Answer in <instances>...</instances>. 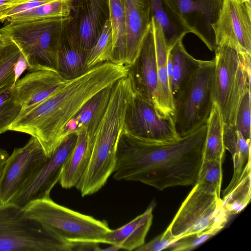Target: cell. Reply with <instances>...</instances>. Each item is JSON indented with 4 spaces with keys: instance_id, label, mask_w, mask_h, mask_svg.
Returning <instances> with one entry per match:
<instances>
[{
    "instance_id": "obj_1",
    "label": "cell",
    "mask_w": 251,
    "mask_h": 251,
    "mask_svg": "<svg viewBox=\"0 0 251 251\" xmlns=\"http://www.w3.org/2000/svg\"><path fill=\"white\" fill-rule=\"evenodd\" d=\"M206 123L178 139L155 142L123 129L117 145L113 178L138 181L162 191L194 186L203 160Z\"/></svg>"
},
{
    "instance_id": "obj_2",
    "label": "cell",
    "mask_w": 251,
    "mask_h": 251,
    "mask_svg": "<svg viewBox=\"0 0 251 251\" xmlns=\"http://www.w3.org/2000/svg\"><path fill=\"white\" fill-rule=\"evenodd\" d=\"M130 68L105 62L67 79L53 94L41 102L21 111L8 130L36 138L50 158L64 139L68 122L95 95L126 76Z\"/></svg>"
},
{
    "instance_id": "obj_3",
    "label": "cell",
    "mask_w": 251,
    "mask_h": 251,
    "mask_svg": "<svg viewBox=\"0 0 251 251\" xmlns=\"http://www.w3.org/2000/svg\"><path fill=\"white\" fill-rule=\"evenodd\" d=\"M26 216L39 223L61 240L81 250L103 244L110 231L107 222L59 205L50 197L32 201L23 207Z\"/></svg>"
},
{
    "instance_id": "obj_4",
    "label": "cell",
    "mask_w": 251,
    "mask_h": 251,
    "mask_svg": "<svg viewBox=\"0 0 251 251\" xmlns=\"http://www.w3.org/2000/svg\"><path fill=\"white\" fill-rule=\"evenodd\" d=\"M72 19L67 17L8 23L0 33L18 47L28 66L29 72L57 69L58 47L64 29Z\"/></svg>"
},
{
    "instance_id": "obj_5",
    "label": "cell",
    "mask_w": 251,
    "mask_h": 251,
    "mask_svg": "<svg viewBox=\"0 0 251 251\" xmlns=\"http://www.w3.org/2000/svg\"><path fill=\"white\" fill-rule=\"evenodd\" d=\"M213 98L224 126H234L237 111L246 87L251 86V55L227 45L214 50Z\"/></svg>"
},
{
    "instance_id": "obj_6",
    "label": "cell",
    "mask_w": 251,
    "mask_h": 251,
    "mask_svg": "<svg viewBox=\"0 0 251 251\" xmlns=\"http://www.w3.org/2000/svg\"><path fill=\"white\" fill-rule=\"evenodd\" d=\"M76 248L26 216L23 207L13 203L0 204V251H71Z\"/></svg>"
},
{
    "instance_id": "obj_7",
    "label": "cell",
    "mask_w": 251,
    "mask_h": 251,
    "mask_svg": "<svg viewBox=\"0 0 251 251\" xmlns=\"http://www.w3.org/2000/svg\"><path fill=\"white\" fill-rule=\"evenodd\" d=\"M214 58L201 60L191 78L174 97L173 118L180 137L193 132L207 122L214 103Z\"/></svg>"
},
{
    "instance_id": "obj_8",
    "label": "cell",
    "mask_w": 251,
    "mask_h": 251,
    "mask_svg": "<svg viewBox=\"0 0 251 251\" xmlns=\"http://www.w3.org/2000/svg\"><path fill=\"white\" fill-rule=\"evenodd\" d=\"M124 129V122L112 114H104L94 135L90 159L75 186L82 197L100 190L114 172L118 141Z\"/></svg>"
},
{
    "instance_id": "obj_9",
    "label": "cell",
    "mask_w": 251,
    "mask_h": 251,
    "mask_svg": "<svg viewBox=\"0 0 251 251\" xmlns=\"http://www.w3.org/2000/svg\"><path fill=\"white\" fill-rule=\"evenodd\" d=\"M228 217L221 197L196 183L167 228L176 241L208 230L220 231Z\"/></svg>"
},
{
    "instance_id": "obj_10",
    "label": "cell",
    "mask_w": 251,
    "mask_h": 251,
    "mask_svg": "<svg viewBox=\"0 0 251 251\" xmlns=\"http://www.w3.org/2000/svg\"><path fill=\"white\" fill-rule=\"evenodd\" d=\"M48 158L39 142L32 136L24 146L15 148L0 177V204L10 203Z\"/></svg>"
},
{
    "instance_id": "obj_11",
    "label": "cell",
    "mask_w": 251,
    "mask_h": 251,
    "mask_svg": "<svg viewBox=\"0 0 251 251\" xmlns=\"http://www.w3.org/2000/svg\"><path fill=\"white\" fill-rule=\"evenodd\" d=\"M124 129L152 141L169 142L180 138L173 117L164 114L136 90L126 110Z\"/></svg>"
},
{
    "instance_id": "obj_12",
    "label": "cell",
    "mask_w": 251,
    "mask_h": 251,
    "mask_svg": "<svg viewBox=\"0 0 251 251\" xmlns=\"http://www.w3.org/2000/svg\"><path fill=\"white\" fill-rule=\"evenodd\" d=\"M213 28L217 47L227 45L251 55V0H223Z\"/></svg>"
},
{
    "instance_id": "obj_13",
    "label": "cell",
    "mask_w": 251,
    "mask_h": 251,
    "mask_svg": "<svg viewBox=\"0 0 251 251\" xmlns=\"http://www.w3.org/2000/svg\"><path fill=\"white\" fill-rule=\"evenodd\" d=\"M190 33L196 35L211 51L217 47L213 25L219 17L223 0H165Z\"/></svg>"
},
{
    "instance_id": "obj_14",
    "label": "cell",
    "mask_w": 251,
    "mask_h": 251,
    "mask_svg": "<svg viewBox=\"0 0 251 251\" xmlns=\"http://www.w3.org/2000/svg\"><path fill=\"white\" fill-rule=\"evenodd\" d=\"M72 31L87 56L109 18L108 0H71Z\"/></svg>"
},
{
    "instance_id": "obj_15",
    "label": "cell",
    "mask_w": 251,
    "mask_h": 251,
    "mask_svg": "<svg viewBox=\"0 0 251 251\" xmlns=\"http://www.w3.org/2000/svg\"><path fill=\"white\" fill-rule=\"evenodd\" d=\"M76 139V133L66 137L34 178L10 203L24 207L32 201L50 197L51 189L59 182L63 164Z\"/></svg>"
},
{
    "instance_id": "obj_16",
    "label": "cell",
    "mask_w": 251,
    "mask_h": 251,
    "mask_svg": "<svg viewBox=\"0 0 251 251\" xmlns=\"http://www.w3.org/2000/svg\"><path fill=\"white\" fill-rule=\"evenodd\" d=\"M66 79L54 68L29 72L14 85L15 101L21 107V111L26 110L54 93Z\"/></svg>"
},
{
    "instance_id": "obj_17",
    "label": "cell",
    "mask_w": 251,
    "mask_h": 251,
    "mask_svg": "<svg viewBox=\"0 0 251 251\" xmlns=\"http://www.w3.org/2000/svg\"><path fill=\"white\" fill-rule=\"evenodd\" d=\"M126 34L125 66L133 67L139 54L152 20L148 0H124Z\"/></svg>"
},
{
    "instance_id": "obj_18",
    "label": "cell",
    "mask_w": 251,
    "mask_h": 251,
    "mask_svg": "<svg viewBox=\"0 0 251 251\" xmlns=\"http://www.w3.org/2000/svg\"><path fill=\"white\" fill-rule=\"evenodd\" d=\"M136 91L156 106L157 66L153 25L151 23L138 57L132 67ZM131 67V68H132Z\"/></svg>"
},
{
    "instance_id": "obj_19",
    "label": "cell",
    "mask_w": 251,
    "mask_h": 251,
    "mask_svg": "<svg viewBox=\"0 0 251 251\" xmlns=\"http://www.w3.org/2000/svg\"><path fill=\"white\" fill-rule=\"evenodd\" d=\"M156 203L152 201L144 213L125 225L111 229L105 236L103 244L116 245L120 250L136 251L142 246L152 225Z\"/></svg>"
},
{
    "instance_id": "obj_20",
    "label": "cell",
    "mask_w": 251,
    "mask_h": 251,
    "mask_svg": "<svg viewBox=\"0 0 251 251\" xmlns=\"http://www.w3.org/2000/svg\"><path fill=\"white\" fill-rule=\"evenodd\" d=\"M87 128L82 127L75 133V144L63 164L59 182L65 189L75 187L89 164L93 139L87 137Z\"/></svg>"
},
{
    "instance_id": "obj_21",
    "label": "cell",
    "mask_w": 251,
    "mask_h": 251,
    "mask_svg": "<svg viewBox=\"0 0 251 251\" xmlns=\"http://www.w3.org/2000/svg\"><path fill=\"white\" fill-rule=\"evenodd\" d=\"M153 25L157 66L158 88L156 107L165 115L173 116L174 98L172 94L168 74L169 48L166 45L160 25L152 18Z\"/></svg>"
},
{
    "instance_id": "obj_22",
    "label": "cell",
    "mask_w": 251,
    "mask_h": 251,
    "mask_svg": "<svg viewBox=\"0 0 251 251\" xmlns=\"http://www.w3.org/2000/svg\"><path fill=\"white\" fill-rule=\"evenodd\" d=\"M201 60L191 55L185 50L182 39L169 50L168 74L170 87L174 97L187 84L200 65Z\"/></svg>"
},
{
    "instance_id": "obj_23",
    "label": "cell",
    "mask_w": 251,
    "mask_h": 251,
    "mask_svg": "<svg viewBox=\"0 0 251 251\" xmlns=\"http://www.w3.org/2000/svg\"><path fill=\"white\" fill-rule=\"evenodd\" d=\"M224 142L226 150L231 154L234 167L232 178L225 194L229 193L240 181L245 170L251 167V141L246 140L234 126H224Z\"/></svg>"
},
{
    "instance_id": "obj_24",
    "label": "cell",
    "mask_w": 251,
    "mask_h": 251,
    "mask_svg": "<svg viewBox=\"0 0 251 251\" xmlns=\"http://www.w3.org/2000/svg\"><path fill=\"white\" fill-rule=\"evenodd\" d=\"M70 22L65 26L61 37L57 66L62 75L69 76V78L77 76L85 71L86 58L74 36Z\"/></svg>"
},
{
    "instance_id": "obj_25",
    "label": "cell",
    "mask_w": 251,
    "mask_h": 251,
    "mask_svg": "<svg viewBox=\"0 0 251 251\" xmlns=\"http://www.w3.org/2000/svg\"><path fill=\"white\" fill-rule=\"evenodd\" d=\"M152 16L160 25L167 46L171 48L190 33L170 9L165 0H148Z\"/></svg>"
},
{
    "instance_id": "obj_26",
    "label": "cell",
    "mask_w": 251,
    "mask_h": 251,
    "mask_svg": "<svg viewBox=\"0 0 251 251\" xmlns=\"http://www.w3.org/2000/svg\"><path fill=\"white\" fill-rule=\"evenodd\" d=\"M109 20L113 38L111 62L125 66L126 34L124 0H108Z\"/></svg>"
},
{
    "instance_id": "obj_27",
    "label": "cell",
    "mask_w": 251,
    "mask_h": 251,
    "mask_svg": "<svg viewBox=\"0 0 251 251\" xmlns=\"http://www.w3.org/2000/svg\"><path fill=\"white\" fill-rule=\"evenodd\" d=\"M206 125L203 159L223 162L226 151L224 142V124L218 107L214 102Z\"/></svg>"
},
{
    "instance_id": "obj_28",
    "label": "cell",
    "mask_w": 251,
    "mask_h": 251,
    "mask_svg": "<svg viewBox=\"0 0 251 251\" xmlns=\"http://www.w3.org/2000/svg\"><path fill=\"white\" fill-rule=\"evenodd\" d=\"M108 87L92 97L67 124L64 138L75 133L83 126H87L95 119L103 115L110 96L112 87Z\"/></svg>"
},
{
    "instance_id": "obj_29",
    "label": "cell",
    "mask_w": 251,
    "mask_h": 251,
    "mask_svg": "<svg viewBox=\"0 0 251 251\" xmlns=\"http://www.w3.org/2000/svg\"><path fill=\"white\" fill-rule=\"evenodd\" d=\"M71 0H55L13 15L5 21L8 23H19L67 17L71 15Z\"/></svg>"
},
{
    "instance_id": "obj_30",
    "label": "cell",
    "mask_w": 251,
    "mask_h": 251,
    "mask_svg": "<svg viewBox=\"0 0 251 251\" xmlns=\"http://www.w3.org/2000/svg\"><path fill=\"white\" fill-rule=\"evenodd\" d=\"M251 167L245 171L240 181L222 199L225 209L229 216L236 214L243 210L251 199Z\"/></svg>"
},
{
    "instance_id": "obj_31",
    "label": "cell",
    "mask_w": 251,
    "mask_h": 251,
    "mask_svg": "<svg viewBox=\"0 0 251 251\" xmlns=\"http://www.w3.org/2000/svg\"><path fill=\"white\" fill-rule=\"evenodd\" d=\"M15 83V76H13L0 87V134L8 130L21 110L13 94Z\"/></svg>"
},
{
    "instance_id": "obj_32",
    "label": "cell",
    "mask_w": 251,
    "mask_h": 251,
    "mask_svg": "<svg viewBox=\"0 0 251 251\" xmlns=\"http://www.w3.org/2000/svg\"><path fill=\"white\" fill-rule=\"evenodd\" d=\"M113 52V38L109 19L105 23L97 41L87 54L85 71L105 62H111Z\"/></svg>"
},
{
    "instance_id": "obj_33",
    "label": "cell",
    "mask_w": 251,
    "mask_h": 251,
    "mask_svg": "<svg viewBox=\"0 0 251 251\" xmlns=\"http://www.w3.org/2000/svg\"><path fill=\"white\" fill-rule=\"evenodd\" d=\"M222 162L203 159L196 183L204 190L220 197Z\"/></svg>"
},
{
    "instance_id": "obj_34",
    "label": "cell",
    "mask_w": 251,
    "mask_h": 251,
    "mask_svg": "<svg viewBox=\"0 0 251 251\" xmlns=\"http://www.w3.org/2000/svg\"><path fill=\"white\" fill-rule=\"evenodd\" d=\"M246 87L236 115L234 126L247 140L251 141V91Z\"/></svg>"
},
{
    "instance_id": "obj_35",
    "label": "cell",
    "mask_w": 251,
    "mask_h": 251,
    "mask_svg": "<svg viewBox=\"0 0 251 251\" xmlns=\"http://www.w3.org/2000/svg\"><path fill=\"white\" fill-rule=\"evenodd\" d=\"M219 232L215 229L188 235L175 241L168 249L174 251H191L202 244Z\"/></svg>"
},
{
    "instance_id": "obj_36",
    "label": "cell",
    "mask_w": 251,
    "mask_h": 251,
    "mask_svg": "<svg viewBox=\"0 0 251 251\" xmlns=\"http://www.w3.org/2000/svg\"><path fill=\"white\" fill-rule=\"evenodd\" d=\"M21 51L17 46L0 65V87L13 76Z\"/></svg>"
},
{
    "instance_id": "obj_37",
    "label": "cell",
    "mask_w": 251,
    "mask_h": 251,
    "mask_svg": "<svg viewBox=\"0 0 251 251\" xmlns=\"http://www.w3.org/2000/svg\"><path fill=\"white\" fill-rule=\"evenodd\" d=\"M175 241L169 229H166L153 240L137 249L138 251H160L168 249Z\"/></svg>"
},
{
    "instance_id": "obj_38",
    "label": "cell",
    "mask_w": 251,
    "mask_h": 251,
    "mask_svg": "<svg viewBox=\"0 0 251 251\" xmlns=\"http://www.w3.org/2000/svg\"><path fill=\"white\" fill-rule=\"evenodd\" d=\"M53 0H33L19 5L1 15L0 23L4 22L8 18L13 15Z\"/></svg>"
},
{
    "instance_id": "obj_39",
    "label": "cell",
    "mask_w": 251,
    "mask_h": 251,
    "mask_svg": "<svg viewBox=\"0 0 251 251\" xmlns=\"http://www.w3.org/2000/svg\"><path fill=\"white\" fill-rule=\"evenodd\" d=\"M4 37V40L0 46V65L17 46L10 39Z\"/></svg>"
},
{
    "instance_id": "obj_40",
    "label": "cell",
    "mask_w": 251,
    "mask_h": 251,
    "mask_svg": "<svg viewBox=\"0 0 251 251\" xmlns=\"http://www.w3.org/2000/svg\"><path fill=\"white\" fill-rule=\"evenodd\" d=\"M33 0H0V16L5 12Z\"/></svg>"
},
{
    "instance_id": "obj_41",
    "label": "cell",
    "mask_w": 251,
    "mask_h": 251,
    "mask_svg": "<svg viewBox=\"0 0 251 251\" xmlns=\"http://www.w3.org/2000/svg\"><path fill=\"white\" fill-rule=\"evenodd\" d=\"M9 156L7 151L2 149H0V177L2 174L5 161Z\"/></svg>"
},
{
    "instance_id": "obj_42",
    "label": "cell",
    "mask_w": 251,
    "mask_h": 251,
    "mask_svg": "<svg viewBox=\"0 0 251 251\" xmlns=\"http://www.w3.org/2000/svg\"><path fill=\"white\" fill-rule=\"evenodd\" d=\"M5 39V37L3 36L0 33V46L3 43L4 40Z\"/></svg>"
}]
</instances>
